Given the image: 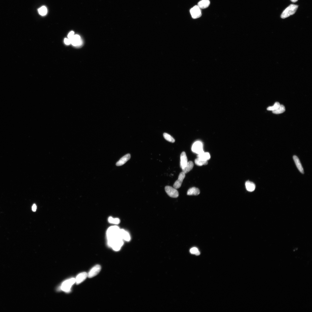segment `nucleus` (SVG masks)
I'll return each mask as SVG.
<instances>
[{"mask_svg": "<svg viewBox=\"0 0 312 312\" xmlns=\"http://www.w3.org/2000/svg\"><path fill=\"white\" fill-rule=\"evenodd\" d=\"M246 187L247 190L248 191L252 192L254 191L256 188L254 183L249 181H247L245 183Z\"/></svg>", "mask_w": 312, "mask_h": 312, "instance_id": "18", "label": "nucleus"}, {"mask_svg": "<svg viewBox=\"0 0 312 312\" xmlns=\"http://www.w3.org/2000/svg\"><path fill=\"white\" fill-rule=\"evenodd\" d=\"M120 235L121 238L126 241H129L131 240L129 234L123 229H120Z\"/></svg>", "mask_w": 312, "mask_h": 312, "instance_id": "15", "label": "nucleus"}, {"mask_svg": "<svg viewBox=\"0 0 312 312\" xmlns=\"http://www.w3.org/2000/svg\"><path fill=\"white\" fill-rule=\"evenodd\" d=\"M200 191L198 188L193 187L190 189L188 191L187 195H189L197 196L200 194Z\"/></svg>", "mask_w": 312, "mask_h": 312, "instance_id": "16", "label": "nucleus"}, {"mask_svg": "<svg viewBox=\"0 0 312 312\" xmlns=\"http://www.w3.org/2000/svg\"><path fill=\"white\" fill-rule=\"evenodd\" d=\"M192 150L193 152L198 154L203 152L204 151L202 143L200 141L195 142L192 146Z\"/></svg>", "mask_w": 312, "mask_h": 312, "instance_id": "6", "label": "nucleus"}, {"mask_svg": "<svg viewBox=\"0 0 312 312\" xmlns=\"http://www.w3.org/2000/svg\"><path fill=\"white\" fill-rule=\"evenodd\" d=\"M32 209L33 211L35 212L37 209V206L36 204H34L32 206Z\"/></svg>", "mask_w": 312, "mask_h": 312, "instance_id": "29", "label": "nucleus"}, {"mask_svg": "<svg viewBox=\"0 0 312 312\" xmlns=\"http://www.w3.org/2000/svg\"><path fill=\"white\" fill-rule=\"evenodd\" d=\"M166 192L170 197L176 198L178 197L179 193L176 189L172 187L167 186L165 188Z\"/></svg>", "mask_w": 312, "mask_h": 312, "instance_id": "5", "label": "nucleus"}, {"mask_svg": "<svg viewBox=\"0 0 312 312\" xmlns=\"http://www.w3.org/2000/svg\"><path fill=\"white\" fill-rule=\"evenodd\" d=\"M280 104L278 102H276L274 105L269 106L268 107L267 109L269 111H274L278 109L280 106Z\"/></svg>", "mask_w": 312, "mask_h": 312, "instance_id": "24", "label": "nucleus"}, {"mask_svg": "<svg viewBox=\"0 0 312 312\" xmlns=\"http://www.w3.org/2000/svg\"><path fill=\"white\" fill-rule=\"evenodd\" d=\"M74 33L73 31H71L68 35V37L69 39H70L74 36Z\"/></svg>", "mask_w": 312, "mask_h": 312, "instance_id": "27", "label": "nucleus"}, {"mask_svg": "<svg viewBox=\"0 0 312 312\" xmlns=\"http://www.w3.org/2000/svg\"><path fill=\"white\" fill-rule=\"evenodd\" d=\"M298 6L296 5L291 4L283 11L281 17L282 19H285L290 16L293 15L296 13Z\"/></svg>", "mask_w": 312, "mask_h": 312, "instance_id": "1", "label": "nucleus"}, {"mask_svg": "<svg viewBox=\"0 0 312 312\" xmlns=\"http://www.w3.org/2000/svg\"><path fill=\"white\" fill-rule=\"evenodd\" d=\"M185 177V174L184 172H182L179 174L178 179L173 184V186L174 188L176 189L180 188Z\"/></svg>", "mask_w": 312, "mask_h": 312, "instance_id": "7", "label": "nucleus"}, {"mask_svg": "<svg viewBox=\"0 0 312 312\" xmlns=\"http://www.w3.org/2000/svg\"><path fill=\"white\" fill-rule=\"evenodd\" d=\"M120 229L116 226H112L110 227L107 231V239L121 236Z\"/></svg>", "mask_w": 312, "mask_h": 312, "instance_id": "2", "label": "nucleus"}, {"mask_svg": "<svg viewBox=\"0 0 312 312\" xmlns=\"http://www.w3.org/2000/svg\"><path fill=\"white\" fill-rule=\"evenodd\" d=\"M285 108L284 106L282 105H280L279 107L274 111H272L273 114H282L285 111Z\"/></svg>", "mask_w": 312, "mask_h": 312, "instance_id": "20", "label": "nucleus"}, {"mask_svg": "<svg viewBox=\"0 0 312 312\" xmlns=\"http://www.w3.org/2000/svg\"><path fill=\"white\" fill-rule=\"evenodd\" d=\"M190 252L193 254H195L196 256H199L200 254V252L198 248L196 247H193L190 249Z\"/></svg>", "mask_w": 312, "mask_h": 312, "instance_id": "26", "label": "nucleus"}, {"mask_svg": "<svg viewBox=\"0 0 312 312\" xmlns=\"http://www.w3.org/2000/svg\"><path fill=\"white\" fill-rule=\"evenodd\" d=\"M108 220L110 223L115 224H118L120 222V219L118 218H113L112 217L109 218Z\"/></svg>", "mask_w": 312, "mask_h": 312, "instance_id": "25", "label": "nucleus"}, {"mask_svg": "<svg viewBox=\"0 0 312 312\" xmlns=\"http://www.w3.org/2000/svg\"><path fill=\"white\" fill-rule=\"evenodd\" d=\"M101 269V267L99 265H96L90 270L88 274V277L91 278L95 276L100 272Z\"/></svg>", "mask_w": 312, "mask_h": 312, "instance_id": "8", "label": "nucleus"}, {"mask_svg": "<svg viewBox=\"0 0 312 312\" xmlns=\"http://www.w3.org/2000/svg\"><path fill=\"white\" fill-rule=\"evenodd\" d=\"M291 1L293 2H297L298 0H291Z\"/></svg>", "mask_w": 312, "mask_h": 312, "instance_id": "30", "label": "nucleus"}, {"mask_svg": "<svg viewBox=\"0 0 312 312\" xmlns=\"http://www.w3.org/2000/svg\"><path fill=\"white\" fill-rule=\"evenodd\" d=\"M210 4L209 0H202L198 3L197 5L201 9H205L208 7Z\"/></svg>", "mask_w": 312, "mask_h": 312, "instance_id": "14", "label": "nucleus"}, {"mask_svg": "<svg viewBox=\"0 0 312 312\" xmlns=\"http://www.w3.org/2000/svg\"><path fill=\"white\" fill-rule=\"evenodd\" d=\"M131 158V155L130 154H127L125 156H124L121 158L119 161L117 162L116 164L117 166H121L124 164H125Z\"/></svg>", "mask_w": 312, "mask_h": 312, "instance_id": "11", "label": "nucleus"}, {"mask_svg": "<svg viewBox=\"0 0 312 312\" xmlns=\"http://www.w3.org/2000/svg\"><path fill=\"white\" fill-rule=\"evenodd\" d=\"M293 158L298 170L302 174L304 173L303 168L299 158L297 156L295 155L293 156Z\"/></svg>", "mask_w": 312, "mask_h": 312, "instance_id": "13", "label": "nucleus"}, {"mask_svg": "<svg viewBox=\"0 0 312 312\" xmlns=\"http://www.w3.org/2000/svg\"><path fill=\"white\" fill-rule=\"evenodd\" d=\"M70 40L71 43L74 46H80L82 44L81 37L78 35H74L73 37Z\"/></svg>", "mask_w": 312, "mask_h": 312, "instance_id": "9", "label": "nucleus"}, {"mask_svg": "<svg viewBox=\"0 0 312 312\" xmlns=\"http://www.w3.org/2000/svg\"><path fill=\"white\" fill-rule=\"evenodd\" d=\"M163 137L168 142L172 143H174L175 142L174 139L169 134L164 133L163 134Z\"/></svg>", "mask_w": 312, "mask_h": 312, "instance_id": "23", "label": "nucleus"}, {"mask_svg": "<svg viewBox=\"0 0 312 312\" xmlns=\"http://www.w3.org/2000/svg\"><path fill=\"white\" fill-rule=\"evenodd\" d=\"M64 42L65 44L67 45H70V44L71 43L70 40L69 39H67V38H65L64 40Z\"/></svg>", "mask_w": 312, "mask_h": 312, "instance_id": "28", "label": "nucleus"}, {"mask_svg": "<svg viewBox=\"0 0 312 312\" xmlns=\"http://www.w3.org/2000/svg\"><path fill=\"white\" fill-rule=\"evenodd\" d=\"M195 163L196 164L200 166L203 165H206L208 164V161H204L198 158L195 160Z\"/></svg>", "mask_w": 312, "mask_h": 312, "instance_id": "21", "label": "nucleus"}, {"mask_svg": "<svg viewBox=\"0 0 312 312\" xmlns=\"http://www.w3.org/2000/svg\"><path fill=\"white\" fill-rule=\"evenodd\" d=\"M38 13L41 15L45 16L47 13V9L45 6H42L39 8L38 10Z\"/></svg>", "mask_w": 312, "mask_h": 312, "instance_id": "22", "label": "nucleus"}, {"mask_svg": "<svg viewBox=\"0 0 312 312\" xmlns=\"http://www.w3.org/2000/svg\"><path fill=\"white\" fill-rule=\"evenodd\" d=\"M88 277L87 273L85 272L80 273L76 277V282L77 284H79L84 281Z\"/></svg>", "mask_w": 312, "mask_h": 312, "instance_id": "10", "label": "nucleus"}, {"mask_svg": "<svg viewBox=\"0 0 312 312\" xmlns=\"http://www.w3.org/2000/svg\"><path fill=\"white\" fill-rule=\"evenodd\" d=\"M193 167L194 164L193 162L191 161H189L188 162L186 166L182 169L183 172L185 174L187 173L192 169Z\"/></svg>", "mask_w": 312, "mask_h": 312, "instance_id": "17", "label": "nucleus"}, {"mask_svg": "<svg viewBox=\"0 0 312 312\" xmlns=\"http://www.w3.org/2000/svg\"><path fill=\"white\" fill-rule=\"evenodd\" d=\"M198 158H199L204 161H208L211 158V156L208 152H203L200 154H198L197 156Z\"/></svg>", "mask_w": 312, "mask_h": 312, "instance_id": "19", "label": "nucleus"}, {"mask_svg": "<svg viewBox=\"0 0 312 312\" xmlns=\"http://www.w3.org/2000/svg\"><path fill=\"white\" fill-rule=\"evenodd\" d=\"M76 282L75 279L71 278L64 281L60 287L59 289L66 292H69L71 291L72 286Z\"/></svg>", "mask_w": 312, "mask_h": 312, "instance_id": "3", "label": "nucleus"}, {"mask_svg": "<svg viewBox=\"0 0 312 312\" xmlns=\"http://www.w3.org/2000/svg\"><path fill=\"white\" fill-rule=\"evenodd\" d=\"M190 14L192 17L194 19H197L201 17L202 13L200 8L198 5H195L190 10Z\"/></svg>", "mask_w": 312, "mask_h": 312, "instance_id": "4", "label": "nucleus"}, {"mask_svg": "<svg viewBox=\"0 0 312 312\" xmlns=\"http://www.w3.org/2000/svg\"><path fill=\"white\" fill-rule=\"evenodd\" d=\"M188 162L186 153L185 152L183 151L181 153L180 155V166L182 169L186 166Z\"/></svg>", "mask_w": 312, "mask_h": 312, "instance_id": "12", "label": "nucleus"}]
</instances>
